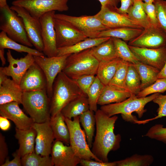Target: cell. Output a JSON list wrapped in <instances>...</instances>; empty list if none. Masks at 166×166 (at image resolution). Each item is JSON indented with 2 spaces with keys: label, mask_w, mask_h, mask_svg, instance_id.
Listing matches in <instances>:
<instances>
[{
  "label": "cell",
  "mask_w": 166,
  "mask_h": 166,
  "mask_svg": "<svg viewBox=\"0 0 166 166\" xmlns=\"http://www.w3.org/2000/svg\"><path fill=\"white\" fill-rule=\"evenodd\" d=\"M96 132L91 150L99 159L108 161V155L111 151L120 147L121 136L114 132L115 122L118 119L116 115L109 117L101 109L95 112Z\"/></svg>",
  "instance_id": "1"
},
{
  "label": "cell",
  "mask_w": 166,
  "mask_h": 166,
  "mask_svg": "<svg viewBox=\"0 0 166 166\" xmlns=\"http://www.w3.org/2000/svg\"><path fill=\"white\" fill-rule=\"evenodd\" d=\"M86 94L80 88L77 82L70 78L62 71L55 78L50 99V113L53 117L61 112L70 101Z\"/></svg>",
  "instance_id": "2"
},
{
  "label": "cell",
  "mask_w": 166,
  "mask_h": 166,
  "mask_svg": "<svg viewBox=\"0 0 166 166\" xmlns=\"http://www.w3.org/2000/svg\"><path fill=\"white\" fill-rule=\"evenodd\" d=\"M160 94L155 93L142 98H138L136 95L132 94L122 102L102 105L100 109L109 117L121 114L124 121L136 124L138 120L132 113L135 112L139 118L142 117L147 111V109H144L145 105Z\"/></svg>",
  "instance_id": "3"
},
{
  "label": "cell",
  "mask_w": 166,
  "mask_h": 166,
  "mask_svg": "<svg viewBox=\"0 0 166 166\" xmlns=\"http://www.w3.org/2000/svg\"><path fill=\"white\" fill-rule=\"evenodd\" d=\"M22 104L34 123L50 120V99L46 89L23 92Z\"/></svg>",
  "instance_id": "4"
},
{
  "label": "cell",
  "mask_w": 166,
  "mask_h": 166,
  "mask_svg": "<svg viewBox=\"0 0 166 166\" xmlns=\"http://www.w3.org/2000/svg\"><path fill=\"white\" fill-rule=\"evenodd\" d=\"M99 62L89 49L70 55L62 71L73 80L85 75H95Z\"/></svg>",
  "instance_id": "5"
},
{
  "label": "cell",
  "mask_w": 166,
  "mask_h": 166,
  "mask_svg": "<svg viewBox=\"0 0 166 166\" xmlns=\"http://www.w3.org/2000/svg\"><path fill=\"white\" fill-rule=\"evenodd\" d=\"M0 30L18 43L29 47L33 46L28 36L22 18L8 4L0 7Z\"/></svg>",
  "instance_id": "6"
},
{
  "label": "cell",
  "mask_w": 166,
  "mask_h": 166,
  "mask_svg": "<svg viewBox=\"0 0 166 166\" xmlns=\"http://www.w3.org/2000/svg\"><path fill=\"white\" fill-rule=\"evenodd\" d=\"M65 121L68 128L70 136V144L76 154L81 159H91L103 161L98 158L90 149L84 131L80 125L79 116L73 120L65 117Z\"/></svg>",
  "instance_id": "7"
},
{
  "label": "cell",
  "mask_w": 166,
  "mask_h": 166,
  "mask_svg": "<svg viewBox=\"0 0 166 166\" xmlns=\"http://www.w3.org/2000/svg\"><path fill=\"white\" fill-rule=\"evenodd\" d=\"M68 0H15L12 5L22 7L34 18L39 19L45 13L52 11H66Z\"/></svg>",
  "instance_id": "8"
},
{
  "label": "cell",
  "mask_w": 166,
  "mask_h": 166,
  "mask_svg": "<svg viewBox=\"0 0 166 166\" xmlns=\"http://www.w3.org/2000/svg\"><path fill=\"white\" fill-rule=\"evenodd\" d=\"M70 54L50 57L45 55L34 56L35 62L42 69L45 77L47 93L50 99L52 96L53 85L55 78L62 71L67 58Z\"/></svg>",
  "instance_id": "9"
},
{
  "label": "cell",
  "mask_w": 166,
  "mask_h": 166,
  "mask_svg": "<svg viewBox=\"0 0 166 166\" xmlns=\"http://www.w3.org/2000/svg\"><path fill=\"white\" fill-rule=\"evenodd\" d=\"M55 17L70 23L88 38H97L101 31L109 29L94 15L76 17L55 14Z\"/></svg>",
  "instance_id": "10"
},
{
  "label": "cell",
  "mask_w": 166,
  "mask_h": 166,
  "mask_svg": "<svg viewBox=\"0 0 166 166\" xmlns=\"http://www.w3.org/2000/svg\"><path fill=\"white\" fill-rule=\"evenodd\" d=\"M54 28L58 48L73 45L88 38L70 23L55 18Z\"/></svg>",
  "instance_id": "11"
},
{
  "label": "cell",
  "mask_w": 166,
  "mask_h": 166,
  "mask_svg": "<svg viewBox=\"0 0 166 166\" xmlns=\"http://www.w3.org/2000/svg\"><path fill=\"white\" fill-rule=\"evenodd\" d=\"M128 45L139 47L156 49L166 47V33L160 27L151 26L144 29Z\"/></svg>",
  "instance_id": "12"
},
{
  "label": "cell",
  "mask_w": 166,
  "mask_h": 166,
  "mask_svg": "<svg viewBox=\"0 0 166 166\" xmlns=\"http://www.w3.org/2000/svg\"><path fill=\"white\" fill-rule=\"evenodd\" d=\"M10 8L15 11L22 18L25 28L29 40L35 47L42 52L44 45L42 36V28L39 19L32 17L24 8L12 5Z\"/></svg>",
  "instance_id": "13"
},
{
  "label": "cell",
  "mask_w": 166,
  "mask_h": 166,
  "mask_svg": "<svg viewBox=\"0 0 166 166\" xmlns=\"http://www.w3.org/2000/svg\"><path fill=\"white\" fill-rule=\"evenodd\" d=\"M55 11L47 12L39 18L42 28V36L44 45L42 52L49 57L56 56L57 48L54 28Z\"/></svg>",
  "instance_id": "14"
},
{
  "label": "cell",
  "mask_w": 166,
  "mask_h": 166,
  "mask_svg": "<svg viewBox=\"0 0 166 166\" xmlns=\"http://www.w3.org/2000/svg\"><path fill=\"white\" fill-rule=\"evenodd\" d=\"M94 15L109 29L126 27L144 29L130 19L127 14H120L107 6H101L99 11Z\"/></svg>",
  "instance_id": "15"
},
{
  "label": "cell",
  "mask_w": 166,
  "mask_h": 166,
  "mask_svg": "<svg viewBox=\"0 0 166 166\" xmlns=\"http://www.w3.org/2000/svg\"><path fill=\"white\" fill-rule=\"evenodd\" d=\"M6 56L9 65L0 68L8 76L11 77L12 80L19 85L24 75L35 62L34 56L27 53L24 57L15 59L9 49L7 52Z\"/></svg>",
  "instance_id": "16"
},
{
  "label": "cell",
  "mask_w": 166,
  "mask_h": 166,
  "mask_svg": "<svg viewBox=\"0 0 166 166\" xmlns=\"http://www.w3.org/2000/svg\"><path fill=\"white\" fill-rule=\"evenodd\" d=\"M138 61L160 70L166 61V47L153 49L128 45Z\"/></svg>",
  "instance_id": "17"
},
{
  "label": "cell",
  "mask_w": 166,
  "mask_h": 166,
  "mask_svg": "<svg viewBox=\"0 0 166 166\" xmlns=\"http://www.w3.org/2000/svg\"><path fill=\"white\" fill-rule=\"evenodd\" d=\"M32 127L36 131L35 152L42 156H49L54 139L49 121L42 123H35Z\"/></svg>",
  "instance_id": "18"
},
{
  "label": "cell",
  "mask_w": 166,
  "mask_h": 166,
  "mask_svg": "<svg viewBox=\"0 0 166 166\" xmlns=\"http://www.w3.org/2000/svg\"><path fill=\"white\" fill-rule=\"evenodd\" d=\"M19 104L17 102L12 101L0 105V115L12 121L16 128L21 130L29 129L32 127L34 122L24 113Z\"/></svg>",
  "instance_id": "19"
},
{
  "label": "cell",
  "mask_w": 166,
  "mask_h": 166,
  "mask_svg": "<svg viewBox=\"0 0 166 166\" xmlns=\"http://www.w3.org/2000/svg\"><path fill=\"white\" fill-rule=\"evenodd\" d=\"M55 166H76L81 159L75 153L71 146L55 140L52 147L51 154Z\"/></svg>",
  "instance_id": "20"
},
{
  "label": "cell",
  "mask_w": 166,
  "mask_h": 166,
  "mask_svg": "<svg viewBox=\"0 0 166 166\" xmlns=\"http://www.w3.org/2000/svg\"><path fill=\"white\" fill-rule=\"evenodd\" d=\"M19 85L23 92L47 89L45 75L35 62L24 75Z\"/></svg>",
  "instance_id": "21"
},
{
  "label": "cell",
  "mask_w": 166,
  "mask_h": 166,
  "mask_svg": "<svg viewBox=\"0 0 166 166\" xmlns=\"http://www.w3.org/2000/svg\"><path fill=\"white\" fill-rule=\"evenodd\" d=\"M36 135V131L32 127L26 130H21L16 128L15 137L19 145L18 149L16 151L21 157L35 151Z\"/></svg>",
  "instance_id": "22"
},
{
  "label": "cell",
  "mask_w": 166,
  "mask_h": 166,
  "mask_svg": "<svg viewBox=\"0 0 166 166\" xmlns=\"http://www.w3.org/2000/svg\"><path fill=\"white\" fill-rule=\"evenodd\" d=\"M23 93L19 85L7 78L0 85V105L12 101L22 104Z\"/></svg>",
  "instance_id": "23"
},
{
  "label": "cell",
  "mask_w": 166,
  "mask_h": 166,
  "mask_svg": "<svg viewBox=\"0 0 166 166\" xmlns=\"http://www.w3.org/2000/svg\"><path fill=\"white\" fill-rule=\"evenodd\" d=\"M49 122L54 139L66 145L69 144V130L65 121V117L61 112L51 117Z\"/></svg>",
  "instance_id": "24"
},
{
  "label": "cell",
  "mask_w": 166,
  "mask_h": 166,
  "mask_svg": "<svg viewBox=\"0 0 166 166\" xmlns=\"http://www.w3.org/2000/svg\"><path fill=\"white\" fill-rule=\"evenodd\" d=\"M131 93L105 85L98 99L97 104L101 106L122 102L132 95Z\"/></svg>",
  "instance_id": "25"
},
{
  "label": "cell",
  "mask_w": 166,
  "mask_h": 166,
  "mask_svg": "<svg viewBox=\"0 0 166 166\" xmlns=\"http://www.w3.org/2000/svg\"><path fill=\"white\" fill-rule=\"evenodd\" d=\"M89 109V107L87 94H84L73 100L61 111L65 117L69 119L79 116Z\"/></svg>",
  "instance_id": "26"
},
{
  "label": "cell",
  "mask_w": 166,
  "mask_h": 166,
  "mask_svg": "<svg viewBox=\"0 0 166 166\" xmlns=\"http://www.w3.org/2000/svg\"><path fill=\"white\" fill-rule=\"evenodd\" d=\"M110 38H87L71 46L58 48L57 56L76 53L91 48L107 41Z\"/></svg>",
  "instance_id": "27"
},
{
  "label": "cell",
  "mask_w": 166,
  "mask_h": 166,
  "mask_svg": "<svg viewBox=\"0 0 166 166\" xmlns=\"http://www.w3.org/2000/svg\"><path fill=\"white\" fill-rule=\"evenodd\" d=\"M143 29L126 27L110 28L101 31L98 38H115L129 42L138 36Z\"/></svg>",
  "instance_id": "28"
},
{
  "label": "cell",
  "mask_w": 166,
  "mask_h": 166,
  "mask_svg": "<svg viewBox=\"0 0 166 166\" xmlns=\"http://www.w3.org/2000/svg\"><path fill=\"white\" fill-rule=\"evenodd\" d=\"M92 53L99 62L112 60L118 57L112 38L91 48Z\"/></svg>",
  "instance_id": "29"
},
{
  "label": "cell",
  "mask_w": 166,
  "mask_h": 166,
  "mask_svg": "<svg viewBox=\"0 0 166 166\" xmlns=\"http://www.w3.org/2000/svg\"><path fill=\"white\" fill-rule=\"evenodd\" d=\"M133 64L141 80V91L152 84L157 79L160 71L158 69L140 61Z\"/></svg>",
  "instance_id": "30"
},
{
  "label": "cell",
  "mask_w": 166,
  "mask_h": 166,
  "mask_svg": "<svg viewBox=\"0 0 166 166\" xmlns=\"http://www.w3.org/2000/svg\"><path fill=\"white\" fill-rule=\"evenodd\" d=\"M121 59L117 58L99 62L96 75L105 85H108L113 77Z\"/></svg>",
  "instance_id": "31"
},
{
  "label": "cell",
  "mask_w": 166,
  "mask_h": 166,
  "mask_svg": "<svg viewBox=\"0 0 166 166\" xmlns=\"http://www.w3.org/2000/svg\"><path fill=\"white\" fill-rule=\"evenodd\" d=\"M0 49H8L18 52H25L31 54L34 56L45 55L42 52L36 49L19 44L9 37L4 32L1 31L0 33Z\"/></svg>",
  "instance_id": "32"
},
{
  "label": "cell",
  "mask_w": 166,
  "mask_h": 166,
  "mask_svg": "<svg viewBox=\"0 0 166 166\" xmlns=\"http://www.w3.org/2000/svg\"><path fill=\"white\" fill-rule=\"evenodd\" d=\"M143 2L142 0H135L133 5L128 11L127 16L144 29L151 25L144 10Z\"/></svg>",
  "instance_id": "33"
},
{
  "label": "cell",
  "mask_w": 166,
  "mask_h": 166,
  "mask_svg": "<svg viewBox=\"0 0 166 166\" xmlns=\"http://www.w3.org/2000/svg\"><path fill=\"white\" fill-rule=\"evenodd\" d=\"M130 63L121 59L113 77L108 85L115 88L130 92L126 87V79L128 67Z\"/></svg>",
  "instance_id": "34"
},
{
  "label": "cell",
  "mask_w": 166,
  "mask_h": 166,
  "mask_svg": "<svg viewBox=\"0 0 166 166\" xmlns=\"http://www.w3.org/2000/svg\"><path fill=\"white\" fill-rule=\"evenodd\" d=\"M94 112L89 109L79 116L80 122L84 128L88 144L90 148L93 145L96 124Z\"/></svg>",
  "instance_id": "35"
},
{
  "label": "cell",
  "mask_w": 166,
  "mask_h": 166,
  "mask_svg": "<svg viewBox=\"0 0 166 166\" xmlns=\"http://www.w3.org/2000/svg\"><path fill=\"white\" fill-rule=\"evenodd\" d=\"M21 163L22 166H54L51 157L41 156L35 151L22 157Z\"/></svg>",
  "instance_id": "36"
},
{
  "label": "cell",
  "mask_w": 166,
  "mask_h": 166,
  "mask_svg": "<svg viewBox=\"0 0 166 166\" xmlns=\"http://www.w3.org/2000/svg\"><path fill=\"white\" fill-rule=\"evenodd\" d=\"M118 57L133 64L139 61L129 48L128 45L122 39L112 38Z\"/></svg>",
  "instance_id": "37"
},
{
  "label": "cell",
  "mask_w": 166,
  "mask_h": 166,
  "mask_svg": "<svg viewBox=\"0 0 166 166\" xmlns=\"http://www.w3.org/2000/svg\"><path fill=\"white\" fill-rule=\"evenodd\" d=\"M154 161L150 155L135 154L125 159L116 161V166H149Z\"/></svg>",
  "instance_id": "38"
},
{
  "label": "cell",
  "mask_w": 166,
  "mask_h": 166,
  "mask_svg": "<svg viewBox=\"0 0 166 166\" xmlns=\"http://www.w3.org/2000/svg\"><path fill=\"white\" fill-rule=\"evenodd\" d=\"M105 86L96 76L87 93L90 110L96 112L97 110V102Z\"/></svg>",
  "instance_id": "39"
},
{
  "label": "cell",
  "mask_w": 166,
  "mask_h": 166,
  "mask_svg": "<svg viewBox=\"0 0 166 166\" xmlns=\"http://www.w3.org/2000/svg\"><path fill=\"white\" fill-rule=\"evenodd\" d=\"M141 80L139 75L133 64L128 67L126 85L128 90L132 94L136 95L141 91Z\"/></svg>",
  "instance_id": "40"
},
{
  "label": "cell",
  "mask_w": 166,
  "mask_h": 166,
  "mask_svg": "<svg viewBox=\"0 0 166 166\" xmlns=\"http://www.w3.org/2000/svg\"><path fill=\"white\" fill-rule=\"evenodd\" d=\"M166 91V79L158 78L150 85L140 91L136 95L138 98L145 97L155 93H163Z\"/></svg>",
  "instance_id": "41"
},
{
  "label": "cell",
  "mask_w": 166,
  "mask_h": 166,
  "mask_svg": "<svg viewBox=\"0 0 166 166\" xmlns=\"http://www.w3.org/2000/svg\"><path fill=\"white\" fill-rule=\"evenodd\" d=\"M152 101L159 106L157 110V115L151 119L143 121H138L137 123V124H145L149 121L166 117V95H163L160 93Z\"/></svg>",
  "instance_id": "42"
},
{
  "label": "cell",
  "mask_w": 166,
  "mask_h": 166,
  "mask_svg": "<svg viewBox=\"0 0 166 166\" xmlns=\"http://www.w3.org/2000/svg\"><path fill=\"white\" fill-rule=\"evenodd\" d=\"M144 136L166 144V128H164L161 124H156L151 127Z\"/></svg>",
  "instance_id": "43"
},
{
  "label": "cell",
  "mask_w": 166,
  "mask_h": 166,
  "mask_svg": "<svg viewBox=\"0 0 166 166\" xmlns=\"http://www.w3.org/2000/svg\"><path fill=\"white\" fill-rule=\"evenodd\" d=\"M156 15L160 27L166 33V1L154 0Z\"/></svg>",
  "instance_id": "44"
},
{
  "label": "cell",
  "mask_w": 166,
  "mask_h": 166,
  "mask_svg": "<svg viewBox=\"0 0 166 166\" xmlns=\"http://www.w3.org/2000/svg\"><path fill=\"white\" fill-rule=\"evenodd\" d=\"M142 5L151 25L160 27L157 17L156 7L154 3H147L143 2Z\"/></svg>",
  "instance_id": "45"
},
{
  "label": "cell",
  "mask_w": 166,
  "mask_h": 166,
  "mask_svg": "<svg viewBox=\"0 0 166 166\" xmlns=\"http://www.w3.org/2000/svg\"><path fill=\"white\" fill-rule=\"evenodd\" d=\"M96 76L93 75H85L74 80L84 93L87 94V92L95 80Z\"/></svg>",
  "instance_id": "46"
},
{
  "label": "cell",
  "mask_w": 166,
  "mask_h": 166,
  "mask_svg": "<svg viewBox=\"0 0 166 166\" xmlns=\"http://www.w3.org/2000/svg\"><path fill=\"white\" fill-rule=\"evenodd\" d=\"M8 154V148L4 136L0 133V166L5 162Z\"/></svg>",
  "instance_id": "47"
},
{
  "label": "cell",
  "mask_w": 166,
  "mask_h": 166,
  "mask_svg": "<svg viewBox=\"0 0 166 166\" xmlns=\"http://www.w3.org/2000/svg\"><path fill=\"white\" fill-rule=\"evenodd\" d=\"M80 164L82 166H116V161L113 162H104L95 160L91 159H81Z\"/></svg>",
  "instance_id": "48"
},
{
  "label": "cell",
  "mask_w": 166,
  "mask_h": 166,
  "mask_svg": "<svg viewBox=\"0 0 166 166\" xmlns=\"http://www.w3.org/2000/svg\"><path fill=\"white\" fill-rule=\"evenodd\" d=\"M14 158L10 160L7 157L4 163L1 166H22L21 157L17 151L12 154Z\"/></svg>",
  "instance_id": "49"
},
{
  "label": "cell",
  "mask_w": 166,
  "mask_h": 166,
  "mask_svg": "<svg viewBox=\"0 0 166 166\" xmlns=\"http://www.w3.org/2000/svg\"><path fill=\"white\" fill-rule=\"evenodd\" d=\"M135 0H120L121 5L117 8L116 11L118 12L125 15L127 14L129 9L133 5Z\"/></svg>",
  "instance_id": "50"
},
{
  "label": "cell",
  "mask_w": 166,
  "mask_h": 166,
  "mask_svg": "<svg viewBox=\"0 0 166 166\" xmlns=\"http://www.w3.org/2000/svg\"><path fill=\"white\" fill-rule=\"evenodd\" d=\"M100 3L101 6H108L111 8L116 10L120 0H97Z\"/></svg>",
  "instance_id": "51"
},
{
  "label": "cell",
  "mask_w": 166,
  "mask_h": 166,
  "mask_svg": "<svg viewBox=\"0 0 166 166\" xmlns=\"http://www.w3.org/2000/svg\"><path fill=\"white\" fill-rule=\"evenodd\" d=\"M10 127V123L8 119L0 116V128L3 131L8 130Z\"/></svg>",
  "instance_id": "52"
},
{
  "label": "cell",
  "mask_w": 166,
  "mask_h": 166,
  "mask_svg": "<svg viewBox=\"0 0 166 166\" xmlns=\"http://www.w3.org/2000/svg\"><path fill=\"white\" fill-rule=\"evenodd\" d=\"M157 78L166 79V61L164 66L158 73Z\"/></svg>",
  "instance_id": "53"
},
{
  "label": "cell",
  "mask_w": 166,
  "mask_h": 166,
  "mask_svg": "<svg viewBox=\"0 0 166 166\" xmlns=\"http://www.w3.org/2000/svg\"><path fill=\"white\" fill-rule=\"evenodd\" d=\"M7 78H8V76L0 67V85H1L3 82Z\"/></svg>",
  "instance_id": "54"
},
{
  "label": "cell",
  "mask_w": 166,
  "mask_h": 166,
  "mask_svg": "<svg viewBox=\"0 0 166 166\" xmlns=\"http://www.w3.org/2000/svg\"><path fill=\"white\" fill-rule=\"evenodd\" d=\"M0 58L2 65L4 66L6 63V59L4 56V49H0Z\"/></svg>",
  "instance_id": "55"
},
{
  "label": "cell",
  "mask_w": 166,
  "mask_h": 166,
  "mask_svg": "<svg viewBox=\"0 0 166 166\" xmlns=\"http://www.w3.org/2000/svg\"><path fill=\"white\" fill-rule=\"evenodd\" d=\"M7 5V0H0V7H4Z\"/></svg>",
  "instance_id": "56"
},
{
  "label": "cell",
  "mask_w": 166,
  "mask_h": 166,
  "mask_svg": "<svg viewBox=\"0 0 166 166\" xmlns=\"http://www.w3.org/2000/svg\"><path fill=\"white\" fill-rule=\"evenodd\" d=\"M144 2L147 3H153L154 0H142Z\"/></svg>",
  "instance_id": "57"
}]
</instances>
